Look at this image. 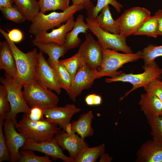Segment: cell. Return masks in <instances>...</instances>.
<instances>
[{
	"label": "cell",
	"instance_id": "6da1fadb",
	"mask_svg": "<svg viewBox=\"0 0 162 162\" xmlns=\"http://www.w3.org/2000/svg\"><path fill=\"white\" fill-rule=\"evenodd\" d=\"M0 32L8 43L14 56L18 74V80L23 86L38 81V53L36 49L26 53L20 50L1 28Z\"/></svg>",
	"mask_w": 162,
	"mask_h": 162
},
{
	"label": "cell",
	"instance_id": "7a4b0ae2",
	"mask_svg": "<svg viewBox=\"0 0 162 162\" xmlns=\"http://www.w3.org/2000/svg\"><path fill=\"white\" fill-rule=\"evenodd\" d=\"M15 128L27 139L37 142L46 141L53 138L61 130L58 125L46 119L33 121L29 119L26 114L16 123Z\"/></svg>",
	"mask_w": 162,
	"mask_h": 162
},
{
	"label": "cell",
	"instance_id": "3957f363",
	"mask_svg": "<svg viewBox=\"0 0 162 162\" xmlns=\"http://www.w3.org/2000/svg\"><path fill=\"white\" fill-rule=\"evenodd\" d=\"M0 81L6 88L11 108L10 111L6 113L5 119H11L16 123L17 114L23 113L27 114L31 110L23 96L22 91L23 86L17 79L5 73L4 77H0Z\"/></svg>",
	"mask_w": 162,
	"mask_h": 162
},
{
	"label": "cell",
	"instance_id": "277c9868",
	"mask_svg": "<svg viewBox=\"0 0 162 162\" xmlns=\"http://www.w3.org/2000/svg\"><path fill=\"white\" fill-rule=\"evenodd\" d=\"M84 8L82 4H72L67 9L62 12L54 11L47 14L40 12L30 25L29 32L30 33L35 35L46 32L55 27H58L76 13Z\"/></svg>",
	"mask_w": 162,
	"mask_h": 162
},
{
	"label": "cell",
	"instance_id": "5b68a950",
	"mask_svg": "<svg viewBox=\"0 0 162 162\" xmlns=\"http://www.w3.org/2000/svg\"><path fill=\"white\" fill-rule=\"evenodd\" d=\"M142 58V51L135 53H122L110 49H103L101 64L98 70L97 78L105 76L113 77L121 74L118 70L124 64Z\"/></svg>",
	"mask_w": 162,
	"mask_h": 162
},
{
	"label": "cell",
	"instance_id": "8992f818",
	"mask_svg": "<svg viewBox=\"0 0 162 162\" xmlns=\"http://www.w3.org/2000/svg\"><path fill=\"white\" fill-rule=\"evenodd\" d=\"M23 88L24 98L30 108L37 106L45 110L57 106L59 100L57 95L38 81Z\"/></svg>",
	"mask_w": 162,
	"mask_h": 162
},
{
	"label": "cell",
	"instance_id": "52a82bcc",
	"mask_svg": "<svg viewBox=\"0 0 162 162\" xmlns=\"http://www.w3.org/2000/svg\"><path fill=\"white\" fill-rule=\"evenodd\" d=\"M143 68L144 71L142 73L135 74L122 73L114 77L106 79L105 82L108 83L116 82H128L132 85V88L126 92L121 98L120 100H121L135 89L141 87H144L154 80L161 79L162 68L159 67L155 61Z\"/></svg>",
	"mask_w": 162,
	"mask_h": 162
},
{
	"label": "cell",
	"instance_id": "ba28073f",
	"mask_svg": "<svg viewBox=\"0 0 162 162\" xmlns=\"http://www.w3.org/2000/svg\"><path fill=\"white\" fill-rule=\"evenodd\" d=\"M86 23L89 30L97 37L103 49L122 51L125 53L133 52L126 42V38L120 34H115L105 31L99 26L96 19L87 17Z\"/></svg>",
	"mask_w": 162,
	"mask_h": 162
},
{
	"label": "cell",
	"instance_id": "9c48e42d",
	"mask_svg": "<svg viewBox=\"0 0 162 162\" xmlns=\"http://www.w3.org/2000/svg\"><path fill=\"white\" fill-rule=\"evenodd\" d=\"M151 16L150 12L146 8L140 7L125 10L116 21L119 34L126 38L132 34Z\"/></svg>",
	"mask_w": 162,
	"mask_h": 162
},
{
	"label": "cell",
	"instance_id": "30bf717a",
	"mask_svg": "<svg viewBox=\"0 0 162 162\" xmlns=\"http://www.w3.org/2000/svg\"><path fill=\"white\" fill-rule=\"evenodd\" d=\"M85 40L81 44L77 53L80 62L86 63L91 68L97 70L101 63L103 48L92 34H86Z\"/></svg>",
	"mask_w": 162,
	"mask_h": 162
},
{
	"label": "cell",
	"instance_id": "8fae6325",
	"mask_svg": "<svg viewBox=\"0 0 162 162\" xmlns=\"http://www.w3.org/2000/svg\"><path fill=\"white\" fill-rule=\"evenodd\" d=\"M98 70L91 68L86 63L80 62L69 91L67 94L75 102L76 98L84 89L90 88L97 78Z\"/></svg>",
	"mask_w": 162,
	"mask_h": 162
},
{
	"label": "cell",
	"instance_id": "7c38bea8",
	"mask_svg": "<svg viewBox=\"0 0 162 162\" xmlns=\"http://www.w3.org/2000/svg\"><path fill=\"white\" fill-rule=\"evenodd\" d=\"M4 120L3 126L4 136L9 150L10 161L19 162L21 157L19 149L25 144L27 139L18 132L15 128L16 123L11 119Z\"/></svg>",
	"mask_w": 162,
	"mask_h": 162
},
{
	"label": "cell",
	"instance_id": "4fadbf2b",
	"mask_svg": "<svg viewBox=\"0 0 162 162\" xmlns=\"http://www.w3.org/2000/svg\"><path fill=\"white\" fill-rule=\"evenodd\" d=\"M22 150H31L43 153L55 159H60L65 162H74V160L70 157L66 156L63 152L55 138L46 141L37 142L32 140L27 139Z\"/></svg>",
	"mask_w": 162,
	"mask_h": 162
},
{
	"label": "cell",
	"instance_id": "5bb4252c",
	"mask_svg": "<svg viewBox=\"0 0 162 162\" xmlns=\"http://www.w3.org/2000/svg\"><path fill=\"white\" fill-rule=\"evenodd\" d=\"M44 110V116L48 121L54 123L64 131L70 124L73 116L81 111L80 108L74 104H67Z\"/></svg>",
	"mask_w": 162,
	"mask_h": 162
},
{
	"label": "cell",
	"instance_id": "9a60e30c",
	"mask_svg": "<svg viewBox=\"0 0 162 162\" xmlns=\"http://www.w3.org/2000/svg\"><path fill=\"white\" fill-rule=\"evenodd\" d=\"M55 138L61 148L67 150L70 157L74 160L82 149L88 147L84 139L72 130L67 132L61 130L55 135Z\"/></svg>",
	"mask_w": 162,
	"mask_h": 162
},
{
	"label": "cell",
	"instance_id": "2e32d148",
	"mask_svg": "<svg viewBox=\"0 0 162 162\" xmlns=\"http://www.w3.org/2000/svg\"><path fill=\"white\" fill-rule=\"evenodd\" d=\"M38 81L49 89L59 94L61 88L53 68L49 64L40 52L38 55Z\"/></svg>",
	"mask_w": 162,
	"mask_h": 162
},
{
	"label": "cell",
	"instance_id": "e0dca14e",
	"mask_svg": "<svg viewBox=\"0 0 162 162\" xmlns=\"http://www.w3.org/2000/svg\"><path fill=\"white\" fill-rule=\"evenodd\" d=\"M74 22L73 15L58 27L52 29L51 32H44L36 35L32 42L52 43L64 46L66 34L72 29Z\"/></svg>",
	"mask_w": 162,
	"mask_h": 162
},
{
	"label": "cell",
	"instance_id": "ac0fdd59",
	"mask_svg": "<svg viewBox=\"0 0 162 162\" xmlns=\"http://www.w3.org/2000/svg\"><path fill=\"white\" fill-rule=\"evenodd\" d=\"M136 156L138 162H162V145L149 140L142 145Z\"/></svg>",
	"mask_w": 162,
	"mask_h": 162
},
{
	"label": "cell",
	"instance_id": "d6986e66",
	"mask_svg": "<svg viewBox=\"0 0 162 162\" xmlns=\"http://www.w3.org/2000/svg\"><path fill=\"white\" fill-rule=\"evenodd\" d=\"M0 69L10 76L18 79L15 60L6 40L0 42Z\"/></svg>",
	"mask_w": 162,
	"mask_h": 162
},
{
	"label": "cell",
	"instance_id": "ffe728a7",
	"mask_svg": "<svg viewBox=\"0 0 162 162\" xmlns=\"http://www.w3.org/2000/svg\"><path fill=\"white\" fill-rule=\"evenodd\" d=\"M89 30L86 23L84 21V16L81 14L78 15L72 29L66 34L64 45L66 50H68L78 47L81 42L79 34H86Z\"/></svg>",
	"mask_w": 162,
	"mask_h": 162
},
{
	"label": "cell",
	"instance_id": "44dd1931",
	"mask_svg": "<svg viewBox=\"0 0 162 162\" xmlns=\"http://www.w3.org/2000/svg\"><path fill=\"white\" fill-rule=\"evenodd\" d=\"M32 43L40 52L48 55L49 58L47 61L52 67L58 63L59 58L63 56L67 51L64 46L54 43L40 42Z\"/></svg>",
	"mask_w": 162,
	"mask_h": 162
},
{
	"label": "cell",
	"instance_id": "7402d4cb",
	"mask_svg": "<svg viewBox=\"0 0 162 162\" xmlns=\"http://www.w3.org/2000/svg\"><path fill=\"white\" fill-rule=\"evenodd\" d=\"M94 118L93 113L91 110L82 114L77 120L70 123L71 130L83 139L92 136L94 130L92 123Z\"/></svg>",
	"mask_w": 162,
	"mask_h": 162
},
{
	"label": "cell",
	"instance_id": "603a6c76",
	"mask_svg": "<svg viewBox=\"0 0 162 162\" xmlns=\"http://www.w3.org/2000/svg\"><path fill=\"white\" fill-rule=\"evenodd\" d=\"M139 104L146 118L162 115V102L156 96L142 94Z\"/></svg>",
	"mask_w": 162,
	"mask_h": 162
},
{
	"label": "cell",
	"instance_id": "cb8c5ba5",
	"mask_svg": "<svg viewBox=\"0 0 162 162\" xmlns=\"http://www.w3.org/2000/svg\"><path fill=\"white\" fill-rule=\"evenodd\" d=\"M16 7L24 15L26 20L33 22L40 12L38 2L36 0H13Z\"/></svg>",
	"mask_w": 162,
	"mask_h": 162
},
{
	"label": "cell",
	"instance_id": "d4e9b609",
	"mask_svg": "<svg viewBox=\"0 0 162 162\" xmlns=\"http://www.w3.org/2000/svg\"><path fill=\"white\" fill-rule=\"evenodd\" d=\"M96 19L99 26L104 30L112 33L119 34L117 23L112 16L109 5L102 9Z\"/></svg>",
	"mask_w": 162,
	"mask_h": 162
},
{
	"label": "cell",
	"instance_id": "484cf974",
	"mask_svg": "<svg viewBox=\"0 0 162 162\" xmlns=\"http://www.w3.org/2000/svg\"><path fill=\"white\" fill-rule=\"evenodd\" d=\"M105 151L104 143L92 148L85 147L78 153L74 159V162H96Z\"/></svg>",
	"mask_w": 162,
	"mask_h": 162
},
{
	"label": "cell",
	"instance_id": "4316f807",
	"mask_svg": "<svg viewBox=\"0 0 162 162\" xmlns=\"http://www.w3.org/2000/svg\"><path fill=\"white\" fill-rule=\"evenodd\" d=\"M158 21L154 15L150 16L138 28L133 34L134 35H146L156 38L158 33Z\"/></svg>",
	"mask_w": 162,
	"mask_h": 162
},
{
	"label": "cell",
	"instance_id": "83f0119b",
	"mask_svg": "<svg viewBox=\"0 0 162 162\" xmlns=\"http://www.w3.org/2000/svg\"><path fill=\"white\" fill-rule=\"evenodd\" d=\"M70 0H39L40 13L45 14L50 11L60 10L64 11L69 6Z\"/></svg>",
	"mask_w": 162,
	"mask_h": 162
},
{
	"label": "cell",
	"instance_id": "f1b7e54d",
	"mask_svg": "<svg viewBox=\"0 0 162 162\" xmlns=\"http://www.w3.org/2000/svg\"><path fill=\"white\" fill-rule=\"evenodd\" d=\"M52 67L55 72L61 88L64 89L68 93L70 91L72 82L70 73L59 62Z\"/></svg>",
	"mask_w": 162,
	"mask_h": 162
},
{
	"label": "cell",
	"instance_id": "f546056e",
	"mask_svg": "<svg viewBox=\"0 0 162 162\" xmlns=\"http://www.w3.org/2000/svg\"><path fill=\"white\" fill-rule=\"evenodd\" d=\"M148 122L151 128L150 134L152 140L162 145V115L147 117Z\"/></svg>",
	"mask_w": 162,
	"mask_h": 162
},
{
	"label": "cell",
	"instance_id": "4dcf8cb0",
	"mask_svg": "<svg viewBox=\"0 0 162 162\" xmlns=\"http://www.w3.org/2000/svg\"><path fill=\"white\" fill-rule=\"evenodd\" d=\"M142 52V59L144 62L143 68L154 62L156 58L162 56V45L149 44L144 48Z\"/></svg>",
	"mask_w": 162,
	"mask_h": 162
},
{
	"label": "cell",
	"instance_id": "1f68e13d",
	"mask_svg": "<svg viewBox=\"0 0 162 162\" xmlns=\"http://www.w3.org/2000/svg\"><path fill=\"white\" fill-rule=\"evenodd\" d=\"M109 4L112 6L118 12H120L121 8L123 7L122 5L116 0H97L96 5L91 10L87 11V17L96 19L102 9Z\"/></svg>",
	"mask_w": 162,
	"mask_h": 162
},
{
	"label": "cell",
	"instance_id": "d6a6232c",
	"mask_svg": "<svg viewBox=\"0 0 162 162\" xmlns=\"http://www.w3.org/2000/svg\"><path fill=\"white\" fill-rule=\"evenodd\" d=\"M4 17L7 20L16 23H20L26 20L22 13L14 6L0 9Z\"/></svg>",
	"mask_w": 162,
	"mask_h": 162
},
{
	"label": "cell",
	"instance_id": "836d02e7",
	"mask_svg": "<svg viewBox=\"0 0 162 162\" xmlns=\"http://www.w3.org/2000/svg\"><path fill=\"white\" fill-rule=\"evenodd\" d=\"M31 150H22L20 152L21 157L19 162H52L50 156L45 155L40 156L35 155Z\"/></svg>",
	"mask_w": 162,
	"mask_h": 162
},
{
	"label": "cell",
	"instance_id": "e575fe53",
	"mask_svg": "<svg viewBox=\"0 0 162 162\" xmlns=\"http://www.w3.org/2000/svg\"><path fill=\"white\" fill-rule=\"evenodd\" d=\"M59 62L62 64L69 72L71 77L72 81L80 62L77 53L69 58L59 60Z\"/></svg>",
	"mask_w": 162,
	"mask_h": 162
},
{
	"label": "cell",
	"instance_id": "d590c367",
	"mask_svg": "<svg viewBox=\"0 0 162 162\" xmlns=\"http://www.w3.org/2000/svg\"><path fill=\"white\" fill-rule=\"evenodd\" d=\"M10 109L6 88L2 84L0 85V121H4L6 113Z\"/></svg>",
	"mask_w": 162,
	"mask_h": 162
},
{
	"label": "cell",
	"instance_id": "8d00e7d4",
	"mask_svg": "<svg viewBox=\"0 0 162 162\" xmlns=\"http://www.w3.org/2000/svg\"><path fill=\"white\" fill-rule=\"evenodd\" d=\"M143 88L148 94L156 96L162 102V81L160 79L153 80Z\"/></svg>",
	"mask_w": 162,
	"mask_h": 162
},
{
	"label": "cell",
	"instance_id": "74e56055",
	"mask_svg": "<svg viewBox=\"0 0 162 162\" xmlns=\"http://www.w3.org/2000/svg\"><path fill=\"white\" fill-rule=\"evenodd\" d=\"M4 121H0V162L10 161V157L3 130Z\"/></svg>",
	"mask_w": 162,
	"mask_h": 162
},
{
	"label": "cell",
	"instance_id": "f35d334b",
	"mask_svg": "<svg viewBox=\"0 0 162 162\" xmlns=\"http://www.w3.org/2000/svg\"><path fill=\"white\" fill-rule=\"evenodd\" d=\"M26 115L29 119L33 121H40L45 119L44 110L37 106L31 108L29 113Z\"/></svg>",
	"mask_w": 162,
	"mask_h": 162
},
{
	"label": "cell",
	"instance_id": "ab89813d",
	"mask_svg": "<svg viewBox=\"0 0 162 162\" xmlns=\"http://www.w3.org/2000/svg\"><path fill=\"white\" fill-rule=\"evenodd\" d=\"M7 33L9 38L14 43L20 42L23 39V33L18 29L13 28Z\"/></svg>",
	"mask_w": 162,
	"mask_h": 162
},
{
	"label": "cell",
	"instance_id": "60d3db41",
	"mask_svg": "<svg viewBox=\"0 0 162 162\" xmlns=\"http://www.w3.org/2000/svg\"><path fill=\"white\" fill-rule=\"evenodd\" d=\"M73 4H82L87 11L91 10L94 6L90 0H71Z\"/></svg>",
	"mask_w": 162,
	"mask_h": 162
},
{
	"label": "cell",
	"instance_id": "b9f144b4",
	"mask_svg": "<svg viewBox=\"0 0 162 162\" xmlns=\"http://www.w3.org/2000/svg\"><path fill=\"white\" fill-rule=\"evenodd\" d=\"M154 15L157 17L158 21V34L162 36V10H158Z\"/></svg>",
	"mask_w": 162,
	"mask_h": 162
},
{
	"label": "cell",
	"instance_id": "7bdbcfd3",
	"mask_svg": "<svg viewBox=\"0 0 162 162\" xmlns=\"http://www.w3.org/2000/svg\"><path fill=\"white\" fill-rule=\"evenodd\" d=\"M13 0H0V9L13 6Z\"/></svg>",
	"mask_w": 162,
	"mask_h": 162
},
{
	"label": "cell",
	"instance_id": "ee69618b",
	"mask_svg": "<svg viewBox=\"0 0 162 162\" xmlns=\"http://www.w3.org/2000/svg\"><path fill=\"white\" fill-rule=\"evenodd\" d=\"M99 162H110L113 159L112 157L110 156L109 154L105 152L103 153L100 157Z\"/></svg>",
	"mask_w": 162,
	"mask_h": 162
},
{
	"label": "cell",
	"instance_id": "f6af8a7d",
	"mask_svg": "<svg viewBox=\"0 0 162 162\" xmlns=\"http://www.w3.org/2000/svg\"><path fill=\"white\" fill-rule=\"evenodd\" d=\"M94 94H88L86 97L85 100L87 105H94Z\"/></svg>",
	"mask_w": 162,
	"mask_h": 162
},
{
	"label": "cell",
	"instance_id": "bcb514c9",
	"mask_svg": "<svg viewBox=\"0 0 162 162\" xmlns=\"http://www.w3.org/2000/svg\"><path fill=\"white\" fill-rule=\"evenodd\" d=\"M94 105H98L100 104L102 102L101 97L99 95L94 94Z\"/></svg>",
	"mask_w": 162,
	"mask_h": 162
}]
</instances>
